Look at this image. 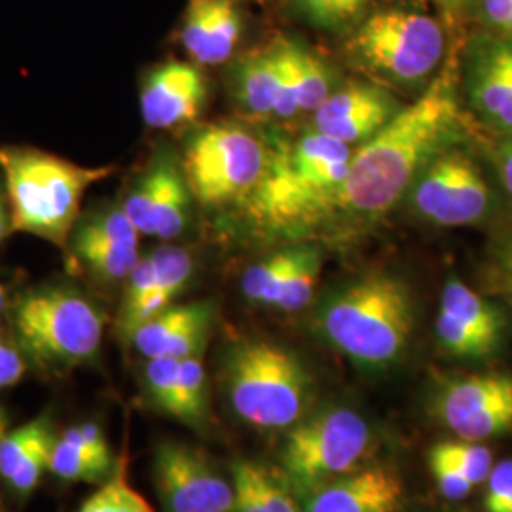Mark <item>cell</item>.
Instances as JSON below:
<instances>
[{
  "label": "cell",
  "instance_id": "obj_1",
  "mask_svg": "<svg viewBox=\"0 0 512 512\" xmlns=\"http://www.w3.org/2000/svg\"><path fill=\"white\" fill-rule=\"evenodd\" d=\"M458 101L448 74L439 76L416 103L372 139L353 150L340 207L382 215L406 196L416 177L458 137Z\"/></svg>",
  "mask_w": 512,
  "mask_h": 512
},
{
  "label": "cell",
  "instance_id": "obj_2",
  "mask_svg": "<svg viewBox=\"0 0 512 512\" xmlns=\"http://www.w3.org/2000/svg\"><path fill=\"white\" fill-rule=\"evenodd\" d=\"M353 148L317 131L268 154L264 173L247 196L249 215L268 230L311 224L340 207Z\"/></svg>",
  "mask_w": 512,
  "mask_h": 512
},
{
  "label": "cell",
  "instance_id": "obj_3",
  "mask_svg": "<svg viewBox=\"0 0 512 512\" xmlns=\"http://www.w3.org/2000/svg\"><path fill=\"white\" fill-rule=\"evenodd\" d=\"M416 325L410 289L391 274H368L330 294L317 313V329L353 365L384 370L408 348Z\"/></svg>",
  "mask_w": 512,
  "mask_h": 512
},
{
  "label": "cell",
  "instance_id": "obj_4",
  "mask_svg": "<svg viewBox=\"0 0 512 512\" xmlns=\"http://www.w3.org/2000/svg\"><path fill=\"white\" fill-rule=\"evenodd\" d=\"M228 403L256 429H291L308 412L310 372L291 349L262 338L234 344L222 368Z\"/></svg>",
  "mask_w": 512,
  "mask_h": 512
},
{
  "label": "cell",
  "instance_id": "obj_5",
  "mask_svg": "<svg viewBox=\"0 0 512 512\" xmlns=\"http://www.w3.org/2000/svg\"><path fill=\"white\" fill-rule=\"evenodd\" d=\"M0 167L12 205V230L65 247L88 186L109 167L88 169L33 148H0Z\"/></svg>",
  "mask_w": 512,
  "mask_h": 512
},
{
  "label": "cell",
  "instance_id": "obj_6",
  "mask_svg": "<svg viewBox=\"0 0 512 512\" xmlns=\"http://www.w3.org/2000/svg\"><path fill=\"white\" fill-rule=\"evenodd\" d=\"M14 319L23 351L40 368L63 372L97 355L107 317L78 289L48 285L23 294Z\"/></svg>",
  "mask_w": 512,
  "mask_h": 512
},
{
  "label": "cell",
  "instance_id": "obj_7",
  "mask_svg": "<svg viewBox=\"0 0 512 512\" xmlns=\"http://www.w3.org/2000/svg\"><path fill=\"white\" fill-rule=\"evenodd\" d=\"M370 446V427L351 408H329L289 429L281 448V473L298 494L359 469Z\"/></svg>",
  "mask_w": 512,
  "mask_h": 512
},
{
  "label": "cell",
  "instance_id": "obj_8",
  "mask_svg": "<svg viewBox=\"0 0 512 512\" xmlns=\"http://www.w3.org/2000/svg\"><path fill=\"white\" fill-rule=\"evenodd\" d=\"M444 48L437 19L397 8L372 14L349 42V52L368 71L406 86L435 73Z\"/></svg>",
  "mask_w": 512,
  "mask_h": 512
},
{
  "label": "cell",
  "instance_id": "obj_9",
  "mask_svg": "<svg viewBox=\"0 0 512 512\" xmlns=\"http://www.w3.org/2000/svg\"><path fill=\"white\" fill-rule=\"evenodd\" d=\"M268 160L264 145L238 124H211L186 143L183 171L192 196L222 205L249 196Z\"/></svg>",
  "mask_w": 512,
  "mask_h": 512
},
{
  "label": "cell",
  "instance_id": "obj_10",
  "mask_svg": "<svg viewBox=\"0 0 512 512\" xmlns=\"http://www.w3.org/2000/svg\"><path fill=\"white\" fill-rule=\"evenodd\" d=\"M406 196L421 219L446 228L476 224L492 209V190L480 167L456 148L425 165Z\"/></svg>",
  "mask_w": 512,
  "mask_h": 512
},
{
  "label": "cell",
  "instance_id": "obj_11",
  "mask_svg": "<svg viewBox=\"0 0 512 512\" xmlns=\"http://www.w3.org/2000/svg\"><path fill=\"white\" fill-rule=\"evenodd\" d=\"M152 478L165 512L232 511V478L222 475L209 456L192 444L158 442L152 456Z\"/></svg>",
  "mask_w": 512,
  "mask_h": 512
},
{
  "label": "cell",
  "instance_id": "obj_12",
  "mask_svg": "<svg viewBox=\"0 0 512 512\" xmlns=\"http://www.w3.org/2000/svg\"><path fill=\"white\" fill-rule=\"evenodd\" d=\"M437 420L463 440L494 439L512 431V376L482 374L450 380L433 403Z\"/></svg>",
  "mask_w": 512,
  "mask_h": 512
},
{
  "label": "cell",
  "instance_id": "obj_13",
  "mask_svg": "<svg viewBox=\"0 0 512 512\" xmlns=\"http://www.w3.org/2000/svg\"><path fill=\"white\" fill-rule=\"evenodd\" d=\"M505 317L492 302L452 277L440 296L435 332L440 346L458 359H486L499 348Z\"/></svg>",
  "mask_w": 512,
  "mask_h": 512
},
{
  "label": "cell",
  "instance_id": "obj_14",
  "mask_svg": "<svg viewBox=\"0 0 512 512\" xmlns=\"http://www.w3.org/2000/svg\"><path fill=\"white\" fill-rule=\"evenodd\" d=\"M190 188L173 154L158 156L131 188L124 211L145 236L179 238L190 217Z\"/></svg>",
  "mask_w": 512,
  "mask_h": 512
},
{
  "label": "cell",
  "instance_id": "obj_15",
  "mask_svg": "<svg viewBox=\"0 0 512 512\" xmlns=\"http://www.w3.org/2000/svg\"><path fill=\"white\" fill-rule=\"evenodd\" d=\"M403 107L391 93L376 86L351 84L330 93L313 112L311 129L348 147H359L384 129Z\"/></svg>",
  "mask_w": 512,
  "mask_h": 512
},
{
  "label": "cell",
  "instance_id": "obj_16",
  "mask_svg": "<svg viewBox=\"0 0 512 512\" xmlns=\"http://www.w3.org/2000/svg\"><path fill=\"white\" fill-rule=\"evenodd\" d=\"M207 99L202 71L169 61L148 74L141 90V112L148 128L173 129L194 122Z\"/></svg>",
  "mask_w": 512,
  "mask_h": 512
},
{
  "label": "cell",
  "instance_id": "obj_17",
  "mask_svg": "<svg viewBox=\"0 0 512 512\" xmlns=\"http://www.w3.org/2000/svg\"><path fill=\"white\" fill-rule=\"evenodd\" d=\"M306 512H401L403 480L387 467H359L306 495Z\"/></svg>",
  "mask_w": 512,
  "mask_h": 512
},
{
  "label": "cell",
  "instance_id": "obj_18",
  "mask_svg": "<svg viewBox=\"0 0 512 512\" xmlns=\"http://www.w3.org/2000/svg\"><path fill=\"white\" fill-rule=\"evenodd\" d=\"M213 317L215 306L211 302L169 306L139 327L131 342L147 359L196 357L207 344Z\"/></svg>",
  "mask_w": 512,
  "mask_h": 512
},
{
  "label": "cell",
  "instance_id": "obj_19",
  "mask_svg": "<svg viewBox=\"0 0 512 512\" xmlns=\"http://www.w3.org/2000/svg\"><path fill=\"white\" fill-rule=\"evenodd\" d=\"M465 84L476 112L512 135V37L480 44L471 55Z\"/></svg>",
  "mask_w": 512,
  "mask_h": 512
},
{
  "label": "cell",
  "instance_id": "obj_20",
  "mask_svg": "<svg viewBox=\"0 0 512 512\" xmlns=\"http://www.w3.org/2000/svg\"><path fill=\"white\" fill-rule=\"evenodd\" d=\"M241 37V16L234 0H188L181 42L200 65L228 61Z\"/></svg>",
  "mask_w": 512,
  "mask_h": 512
},
{
  "label": "cell",
  "instance_id": "obj_21",
  "mask_svg": "<svg viewBox=\"0 0 512 512\" xmlns=\"http://www.w3.org/2000/svg\"><path fill=\"white\" fill-rule=\"evenodd\" d=\"M232 486L230 512H302L285 475L260 461H234Z\"/></svg>",
  "mask_w": 512,
  "mask_h": 512
},
{
  "label": "cell",
  "instance_id": "obj_22",
  "mask_svg": "<svg viewBox=\"0 0 512 512\" xmlns=\"http://www.w3.org/2000/svg\"><path fill=\"white\" fill-rule=\"evenodd\" d=\"M232 84L241 109L255 116L274 114L281 88V69L275 42L241 57L234 69Z\"/></svg>",
  "mask_w": 512,
  "mask_h": 512
},
{
  "label": "cell",
  "instance_id": "obj_23",
  "mask_svg": "<svg viewBox=\"0 0 512 512\" xmlns=\"http://www.w3.org/2000/svg\"><path fill=\"white\" fill-rule=\"evenodd\" d=\"M73 256L95 279L116 283L128 279L139 262V245L101 238L78 226L74 234Z\"/></svg>",
  "mask_w": 512,
  "mask_h": 512
},
{
  "label": "cell",
  "instance_id": "obj_24",
  "mask_svg": "<svg viewBox=\"0 0 512 512\" xmlns=\"http://www.w3.org/2000/svg\"><path fill=\"white\" fill-rule=\"evenodd\" d=\"M304 247L306 243L291 245L249 266L241 277V291L245 294V298L256 304L275 308L279 293L287 277L293 272L296 262L304 253Z\"/></svg>",
  "mask_w": 512,
  "mask_h": 512
},
{
  "label": "cell",
  "instance_id": "obj_25",
  "mask_svg": "<svg viewBox=\"0 0 512 512\" xmlns=\"http://www.w3.org/2000/svg\"><path fill=\"white\" fill-rule=\"evenodd\" d=\"M114 467L116 465L112 456L86 450L63 437L55 439L50 458V473L59 480L97 484L109 480L114 473Z\"/></svg>",
  "mask_w": 512,
  "mask_h": 512
},
{
  "label": "cell",
  "instance_id": "obj_26",
  "mask_svg": "<svg viewBox=\"0 0 512 512\" xmlns=\"http://www.w3.org/2000/svg\"><path fill=\"white\" fill-rule=\"evenodd\" d=\"M281 42L296 80L300 112H315L332 93L329 69L319 57H315L293 40H281Z\"/></svg>",
  "mask_w": 512,
  "mask_h": 512
},
{
  "label": "cell",
  "instance_id": "obj_27",
  "mask_svg": "<svg viewBox=\"0 0 512 512\" xmlns=\"http://www.w3.org/2000/svg\"><path fill=\"white\" fill-rule=\"evenodd\" d=\"M173 418L183 421L194 429H200L207 423L209 418L207 376H205L200 355L181 359Z\"/></svg>",
  "mask_w": 512,
  "mask_h": 512
},
{
  "label": "cell",
  "instance_id": "obj_28",
  "mask_svg": "<svg viewBox=\"0 0 512 512\" xmlns=\"http://www.w3.org/2000/svg\"><path fill=\"white\" fill-rule=\"evenodd\" d=\"M126 467V458L120 459L107 484H103L78 512H154L147 499L131 488Z\"/></svg>",
  "mask_w": 512,
  "mask_h": 512
},
{
  "label": "cell",
  "instance_id": "obj_29",
  "mask_svg": "<svg viewBox=\"0 0 512 512\" xmlns=\"http://www.w3.org/2000/svg\"><path fill=\"white\" fill-rule=\"evenodd\" d=\"M323 268V253L315 245H306L300 260L296 262L293 272L287 277L275 308L281 311H300L310 304L315 291L317 279Z\"/></svg>",
  "mask_w": 512,
  "mask_h": 512
},
{
  "label": "cell",
  "instance_id": "obj_30",
  "mask_svg": "<svg viewBox=\"0 0 512 512\" xmlns=\"http://www.w3.org/2000/svg\"><path fill=\"white\" fill-rule=\"evenodd\" d=\"M435 446L446 458L456 463V467L473 486L484 484L494 469L492 450L475 440H442Z\"/></svg>",
  "mask_w": 512,
  "mask_h": 512
},
{
  "label": "cell",
  "instance_id": "obj_31",
  "mask_svg": "<svg viewBox=\"0 0 512 512\" xmlns=\"http://www.w3.org/2000/svg\"><path fill=\"white\" fill-rule=\"evenodd\" d=\"M54 431L50 418L40 416L4 435L0 442V476L8 480L21 458L37 444L38 440Z\"/></svg>",
  "mask_w": 512,
  "mask_h": 512
},
{
  "label": "cell",
  "instance_id": "obj_32",
  "mask_svg": "<svg viewBox=\"0 0 512 512\" xmlns=\"http://www.w3.org/2000/svg\"><path fill=\"white\" fill-rule=\"evenodd\" d=\"M179 365L181 359L173 357H156L148 359L145 366V389L152 406L173 416L175 399H177V382H179Z\"/></svg>",
  "mask_w": 512,
  "mask_h": 512
},
{
  "label": "cell",
  "instance_id": "obj_33",
  "mask_svg": "<svg viewBox=\"0 0 512 512\" xmlns=\"http://www.w3.org/2000/svg\"><path fill=\"white\" fill-rule=\"evenodd\" d=\"M55 431L38 440L37 444L21 458L12 476L6 480L10 490L18 497H27L37 490L40 478L50 471V458L55 444Z\"/></svg>",
  "mask_w": 512,
  "mask_h": 512
},
{
  "label": "cell",
  "instance_id": "obj_34",
  "mask_svg": "<svg viewBox=\"0 0 512 512\" xmlns=\"http://www.w3.org/2000/svg\"><path fill=\"white\" fill-rule=\"evenodd\" d=\"M150 258L154 264L156 285L173 296L183 293L194 272V260L190 253L181 247H160Z\"/></svg>",
  "mask_w": 512,
  "mask_h": 512
},
{
  "label": "cell",
  "instance_id": "obj_35",
  "mask_svg": "<svg viewBox=\"0 0 512 512\" xmlns=\"http://www.w3.org/2000/svg\"><path fill=\"white\" fill-rule=\"evenodd\" d=\"M300 10L321 27H342L357 18L370 0H296Z\"/></svg>",
  "mask_w": 512,
  "mask_h": 512
},
{
  "label": "cell",
  "instance_id": "obj_36",
  "mask_svg": "<svg viewBox=\"0 0 512 512\" xmlns=\"http://www.w3.org/2000/svg\"><path fill=\"white\" fill-rule=\"evenodd\" d=\"M429 467H431V473H433L440 494L450 501L465 499L475 488L469 482V478L459 471L456 463L452 459L446 458L437 446H433L429 450Z\"/></svg>",
  "mask_w": 512,
  "mask_h": 512
},
{
  "label": "cell",
  "instance_id": "obj_37",
  "mask_svg": "<svg viewBox=\"0 0 512 512\" xmlns=\"http://www.w3.org/2000/svg\"><path fill=\"white\" fill-rule=\"evenodd\" d=\"M484 484V511L512 512V459L495 463Z\"/></svg>",
  "mask_w": 512,
  "mask_h": 512
},
{
  "label": "cell",
  "instance_id": "obj_38",
  "mask_svg": "<svg viewBox=\"0 0 512 512\" xmlns=\"http://www.w3.org/2000/svg\"><path fill=\"white\" fill-rule=\"evenodd\" d=\"M61 437L69 440V442H73L76 446L86 448V450H92V452H97V454H105V456H112L109 440L105 437L103 429L97 423H93V421H86L82 425L69 427Z\"/></svg>",
  "mask_w": 512,
  "mask_h": 512
},
{
  "label": "cell",
  "instance_id": "obj_39",
  "mask_svg": "<svg viewBox=\"0 0 512 512\" xmlns=\"http://www.w3.org/2000/svg\"><path fill=\"white\" fill-rule=\"evenodd\" d=\"M25 361L19 349L0 338V389L18 384L25 374Z\"/></svg>",
  "mask_w": 512,
  "mask_h": 512
},
{
  "label": "cell",
  "instance_id": "obj_40",
  "mask_svg": "<svg viewBox=\"0 0 512 512\" xmlns=\"http://www.w3.org/2000/svg\"><path fill=\"white\" fill-rule=\"evenodd\" d=\"M482 12L492 27L512 37V0H482Z\"/></svg>",
  "mask_w": 512,
  "mask_h": 512
},
{
  "label": "cell",
  "instance_id": "obj_41",
  "mask_svg": "<svg viewBox=\"0 0 512 512\" xmlns=\"http://www.w3.org/2000/svg\"><path fill=\"white\" fill-rule=\"evenodd\" d=\"M495 164L499 169L501 181L505 184L507 192L512 196V135L509 139H505L495 154Z\"/></svg>",
  "mask_w": 512,
  "mask_h": 512
},
{
  "label": "cell",
  "instance_id": "obj_42",
  "mask_svg": "<svg viewBox=\"0 0 512 512\" xmlns=\"http://www.w3.org/2000/svg\"><path fill=\"white\" fill-rule=\"evenodd\" d=\"M499 270L505 285L509 287V294H512V239H509L499 251Z\"/></svg>",
  "mask_w": 512,
  "mask_h": 512
},
{
  "label": "cell",
  "instance_id": "obj_43",
  "mask_svg": "<svg viewBox=\"0 0 512 512\" xmlns=\"http://www.w3.org/2000/svg\"><path fill=\"white\" fill-rule=\"evenodd\" d=\"M10 230H12V219H8L6 203H4L2 192H0V243L10 234Z\"/></svg>",
  "mask_w": 512,
  "mask_h": 512
},
{
  "label": "cell",
  "instance_id": "obj_44",
  "mask_svg": "<svg viewBox=\"0 0 512 512\" xmlns=\"http://www.w3.org/2000/svg\"><path fill=\"white\" fill-rule=\"evenodd\" d=\"M6 421L8 420H6V416H4V412H2V408H0V442L4 439V435L8 433V431H6V425H8Z\"/></svg>",
  "mask_w": 512,
  "mask_h": 512
},
{
  "label": "cell",
  "instance_id": "obj_45",
  "mask_svg": "<svg viewBox=\"0 0 512 512\" xmlns=\"http://www.w3.org/2000/svg\"><path fill=\"white\" fill-rule=\"evenodd\" d=\"M4 304H6V293H4V289L0 287V315H2V310H4Z\"/></svg>",
  "mask_w": 512,
  "mask_h": 512
},
{
  "label": "cell",
  "instance_id": "obj_46",
  "mask_svg": "<svg viewBox=\"0 0 512 512\" xmlns=\"http://www.w3.org/2000/svg\"><path fill=\"white\" fill-rule=\"evenodd\" d=\"M444 2H452V4H458V2H469V0H444Z\"/></svg>",
  "mask_w": 512,
  "mask_h": 512
},
{
  "label": "cell",
  "instance_id": "obj_47",
  "mask_svg": "<svg viewBox=\"0 0 512 512\" xmlns=\"http://www.w3.org/2000/svg\"><path fill=\"white\" fill-rule=\"evenodd\" d=\"M509 296H511V302H512V294H509Z\"/></svg>",
  "mask_w": 512,
  "mask_h": 512
}]
</instances>
